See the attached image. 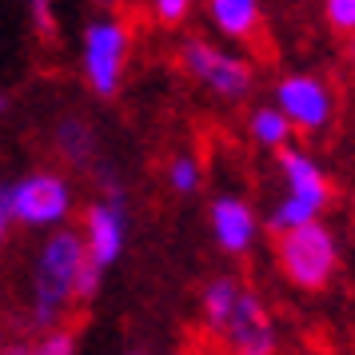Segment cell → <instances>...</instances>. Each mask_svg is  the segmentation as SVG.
<instances>
[{
    "instance_id": "obj_1",
    "label": "cell",
    "mask_w": 355,
    "mask_h": 355,
    "mask_svg": "<svg viewBox=\"0 0 355 355\" xmlns=\"http://www.w3.org/2000/svg\"><path fill=\"white\" fill-rule=\"evenodd\" d=\"M88 263L84 252V236L72 227H56L49 240L40 243L33 263V279H28V327L36 331H56L64 327V311L72 304V291H76V275Z\"/></svg>"
},
{
    "instance_id": "obj_2",
    "label": "cell",
    "mask_w": 355,
    "mask_h": 355,
    "mask_svg": "<svg viewBox=\"0 0 355 355\" xmlns=\"http://www.w3.org/2000/svg\"><path fill=\"white\" fill-rule=\"evenodd\" d=\"M275 160H279V176H284V200L272 208L268 227L275 236H288L295 227L320 224L323 208L331 204V184L323 176V168L304 148H284V152H275Z\"/></svg>"
},
{
    "instance_id": "obj_3",
    "label": "cell",
    "mask_w": 355,
    "mask_h": 355,
    "mask_svg": "<svg viewBox=\"0 0 355 355\" xmlns=\"http://www.w3.org/2000/svg\"><path fill=\"white\" fill-rule=\"evenodd\" d=\"M132 52V33L128 24L112 12L92 17L80 33V68L84 80L96 96H116V88L124 80V64Z\"/></svg>"
},
{
    "instance_id": "obj_4",
    "label": "cell",
    "mask_w": 355,
    "mask_h": 355,
    "mask_svg": "<svg viewBox=\"0 0 355 355\" xmlns=\"http://www.w3.org/2000/svg\"><path fill=\"white\" fill-rule=\"evenodd\" d=\"M275 259L295 288L304 291H320L331 284V275L339 268V243L336 232L327 224H307L295 227L288 236H279L275 243Z\"/></svg>"
},
{
    "instance_id": "obj_5",
    "label": "cell",
    "mask_w": 355,
    "mask_h": 355,
    "mask_svg": "<svg viewBox=\"0 0 355 355\" xmlns=\"http://www.w3.org/2000/svg\"><path fill=\"white\" fill-rule=\"evenodd\" d=\"M8 220L24 227H64L72 211V184L56 172H28L4 184Z\"/></svg>"
},
{
    "instance_id": "obj_6",
    "label": "cell",
    "mask_w": 355,
    "mask_h": 355,
    "mask_svg": "<svg viewBox=\"0 0 355 355\" xmlns=\"http://www.w3.org/2000/svg\"><path fill=\"white\" fill-rule=\"evenodd\" d=\"M180 60H184L192 80H200L211 96L220 100H243L252 92V84H256V72H252V64L243 56L220 49V44H208L204 36H192L184 44V52H180Z\"/></svg>"
},
{
    "instance_id": "obj_7",
    "label": "cell",
    "mask_w": 355,
    "mask_h": 355,
    "mask_svg": "<svg viewBox=\"0 0 355 355\" xmlns=\"http://www.w3.org/2000/svg\"><path fill=\"white\" fill-rule=\"evenodd\" d=\"M275 108L284 112V120L291 124V132H307L315 136L331 124L336 116V96L331 88L311 76V72H291L284 80L275 84Z\"/></svg>"
},
{
    "instance_id": "obj_8",
    "label": "cell",
    "mask_w": 355,
    "mask_h": 355,
    "mask_svg": "<svg viewBox=\"0 0 355 355\" xmlns=\"http://www.w3.org/2000/svg\"><path fill=\"white\" fill-rule=\"evenodd\" d=\"M80 236H84L88 263H96L100 272H108L116 259L124 256V243H128V211H124V204H108V200L88 204Z\"/></svg>"
},
{
    "instance_id": "obj_9",
    "label": "cell",
    "mask_w": 355,
    "mask_h": 355,
    "mask_svg": "<svg viewBox=\"0 0 355 355\" xmlns=\"http://www.w3.org/2000/svg\"><path fill=\"white\" fill-rule=\"evenodd\" d=\"M224 339L232 355H275V327H272V315L268 307L259 304L256 291L243 288L240 304L232 311V320L224 327Z\"/></svg>"
},
{
    "instance_id": "obj_10",
    "label": "cell",
    "mask_w": 355,
    "mask_h": 355,
    "mask_svg": "<svg viewBox=\"0 0 355 355\" xmlns=\"http://www.w3.org/2000/svg\"><path fill=\"white\" fill-rule=\"evenodd\" d=\"M256 232L259 220L243 196H216L211 200V240L220 243V252H227V256L252 252Z\"/></svg>"
},
{
    "instance_id": "obj_11",
    "label": "cell",
    "mask_w": 355,
    "mask_h": 355,
    "mask_svg": "<svg viewBox=\"0 0 355 355\" xmlns=\"http://www.w3.org/2000/svg\"><path fill=\"white\" fill-rule=\"evenodd\" d=\"M208 20L227 40H252L259 33V24H263V8L256 0H211Z\"/></svg>"
},
{
    "instance_id": "obj_12",
    "label": "cell",
    "mask_w": 355,
    "mask_h": 355,
    "mask_svg": "<svg viewBox=\"0 0 355 355\" xmlns=\"http://www.w3.org/2000/svg\"><path fill=\"white\" fill-rule=\"evenodd\" d=\"M240 279L236 275H216L208 288H204V323H208L216 336H224L227 320H232V311H236V304H240Z\"/></svg>"
},
{
    "instance_id": "obj_13",
    "label": "cell",
    "mask_w": 355,
    "mask_h": 355,
    "mask_svg": "<svg viewBox=\"0 0 355 355\" xmlns=\"http://www.w3.org/2000/svg\"><path fill=\"white\" fill-rule=\"evenodd\" d=\"M56 148L64 152V160L72 168H88L92 156H96V136H92V128L84 124L80 116H68L56 128Z\"/></svg>"
},
{
    "instance_id": "obj_14",
    "label": "cell",
    "mask_w": 355,
    "mask_h": 355,
    "mask_svg": "<svg viewBox=\"0 0 355 355\" xmlns=\"http://www.w3.org/2000/svg\"><path fill=\"white\" fill-rule=\"evenodd\" d=\"M248 132H252V140L259 148H272V152L291 148V124L284 120V112L275 104H263V108H256L248 116Z\"/></svg>"
},
{
    "instance_id": "obj_15",
    "label": "cell",
    "mask_w": 355,
    "mask_h": 355,
    "mask_svg": "<svg viewBox=\"0 0 355 355\" xmlns=\"http://www.w3.org/2000/svg\"><path fill=\"white\" fill-rule=\"evenodd\" d=\"M200 160L196 156H176V160L168 164V184H172V192L180 196H192L200 188Z\"/></svg>"
},
{
    "instance_id": "obj_16",
    "label": "cell",
    "mask_w": 355,
    "mask_h": 355,
    "mask_svg": "<svg viewBox=\"0 0 355 355\" xmlns=\"http://www.w3.org/2000/svg\"><path fill=\"white\" fill-rule=\"evenodd\" d=\"M323 20L343 36H355V0H327L323 4Z\"/></svg>"
},
{
    "instance_id": "obj_17",
    "label": "cell",
    "mask_w": 355,
    "mask_h": 355,
    "mask_svg": "<svg viewBox=\"0 0 355 355\" xmlns=\"http://www.w3.org/2000/svg\"><path fill=\"white\" fill-rule=\"evenodd\" d=\"M33 355H76V336L68 327H56L33 343Z\"/></svg>"
},
{
    "instance_id": "obj_18",
    "label": "cell",
    "mask_w": 355,
    "mask_h": 355,
    "mask_svg": "<svg viewBox=\"0 0 355 355\" xmlns=\"http://www.w3.org/2000/svg\"><path fill=\"white\" fill-rule=\"evenodd\" d=\"M100 279H104V272H100L96 263H84L80 275H76V291H72V304H92L100 291Z\"/></svg>"
},
{
    "instance_id": "obj_19",
    "label": "cell",
    "mask_w": 355,
    "mask_h": 355,
    "mask_svg": "<svg viewBox=\"0 0 355 355\" xmlns=\"http://www.w3.org/2000/svg\"><path fill=\"white\" fill-rule=\"evenodd\" d=\"M188 12H192L188 0H156L152 4V17L160 20V24H180V20H188Z\"/></svg>"
},
{
    "instance_id": "obj_20",
    "label": "cell",
    "mask_w": 355,
    "mask_h": 355,
    "mask_svg": "<svg viewBox=\"0 0 355 355\" xmlns=\"http://www.w3.org/2000/svg\"><path fill=\"white\" fill-rule=\"evenodd\" d=\"M33 20H36V28H40V33H52V8L44 4V0H36V4H33Z\"/></svg>"
},
{
    "instance_id": "obj_21",
    "label": "cell",
    "mask_w": 355,
    "mask_h": 355,
    "mask_svg": "<svg viewBox=\"0 0 355 355\" xmlns=\"http://www.w3.org/2000/svg\"><path fill=\"white\" fill-rule=\"evenodd\" d=\"M8 204H4V184H0V248H4V236H8Z\"/></svg>"
},
{
    "instance_id": "obj_22",
    "label": "cell",
    "mask_w": 355,
    "mask_h": 355,
    "mask_svg": "<svg viewBox=\"0 0 355 355\" xmlns=\"http://www.w3.org/2000/svg\"><path fill=\"white\" fill-rule=\"evenodd\" d=\"M0 355H33V343H4Z\"/></svg>"
},
{
    "instance_id": "obj_23",
    "label": "cell",
    "mask_w": 355,
    "mask_h": 355,
    "mask_svg": "<svg viewBox=\"0 0 355 355\" xmlns=\"http://www.w3.org/2000/svg\"><path fill=\"white\" fill-rule=\"evenodd\" d=\"M4 108H8V96H4V92H0V112H4Z\"/></svg>"
},
{
    "instance_id": "obj_24",
    "label": "cell",
    "mask_w": 355,
    "mask_h": 355,
    "mask_svg": "<svg viewBox=\"0 0 355 355\" xmlns=\"http://www.w3.org/2000/svg\"><path fill=\"white\" fill-rule=\"evenodd\" d=\"M132 355H144V352H132Z\"/></svg>"
},
{
    "instance_id": "obj_25",
    "label": "cell",
    "mask_w": 355,
    "mask_h": 355,
    "mask_svg": "<svg viewBox=\"0 0 355 355\" xmlns=\"http://www.w3.org/2000/svg\"><path fill=\"white\" fill-rule=\"evenodd\" d=\"M184 355H196V352H184Z\"/></svg>"
}]
</instances>
